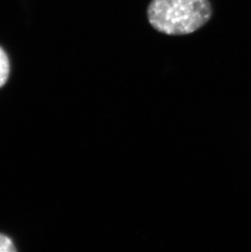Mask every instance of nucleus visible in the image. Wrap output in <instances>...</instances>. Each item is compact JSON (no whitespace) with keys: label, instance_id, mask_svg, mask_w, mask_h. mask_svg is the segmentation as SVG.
Wrapping results in <instances>:
<instances>
[{"label":"nucleus","instance_id":"1","mask_svg":"<svg viewBox=\"0 0 251 252\" xmlns=\"http://www.w3.org/2000/svg\"><path fill=\"white\" fill-rule=\"evenodd\" d=\"M153 28L167 35H185L205 26L212 16L209 0H152L147 9Z\"/></svg>","mask_w":251,"mask_h":252},{"label":"nucleus","instance_id":"3","mask_svg":"<svg viewBox=\"0 0 251 252\" xmlns=\"http://www.w3.org/2000/svg\"><path fill=\"white\" fill-rule=\"evenodd\" d=\"M14 244L7 236L0 234V252H16Z\"/></svg>","mask_w":251,"mask_h":252},{"label":"nucleus","instance_id":"2","mask_svg":"<svg viewBox=\"0 0 251 252\" xmlns=\"http://www.w3.org/2000/svg\"><path fill=\"white\" fill-rule=\"evenodd\" d=\"M9 60L4 51L0 48V88L4 85L9 75Z\"/></svg>","mask_w":251,"mask_h":252}]
</instances>
